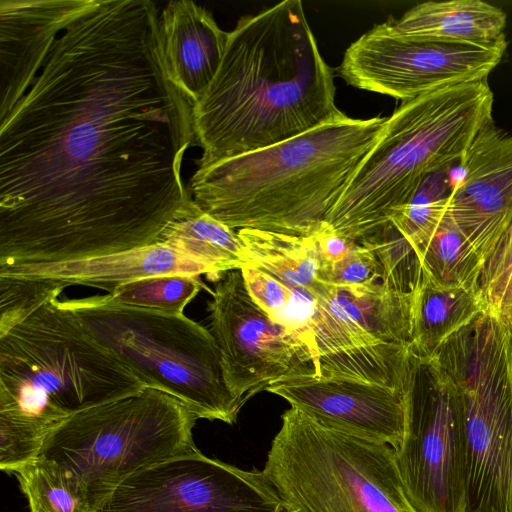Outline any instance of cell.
I'll return each mask as SVG.
<instances>
[{
	"mask_svg": "<svg viewBox=\"0 0 512 512\" xmlns=\"http://www.w3.org/2000/svg\"><path fill=\"white\" fill-rule=\"evenodd\" d=\"M192 104L149 0H92L0 121V267L154 244L191 200Z\"/></svg>",
	"mask_w": 512,
	"mask_h": 512,
	"instance_id": "cell-1",
	"label": "cell"
},
{
	"mask_svg": "<svg viewBox=\"0 0 512 512\" xmlns=\"http://www.w3.org/2000/svg\"><path fill=\"white\" fill-rule=\"evenodd\" d=\"M334 78L300 0L241 17L215 77L192 104L194 142L202 149L198 168L337 117Z\"/></svg>",
	"mask_w": 512,
	"mask_h": 512,
	"instance_id": "cell-2",
	"label": "cell"
},
{
	"mask_svg": "<svg viewBox=\"0 0 512 512\" xmlns=\"http://www.w3.org/2000/svg\"><path fill=\"white\" fill-rule=\"evenodd\" d=\"M386 120L342 112L296 137L200 167L187 189L202 210L233 230L314 235Z\"/></svg>",
	"mask_w": 512,
	"mask_h": 512,
	"instance_id": "cell-3",
	"label": "cell"
},
{
	"mask_svg": "<svg viewBox=\"0 0 512 512\" xmlns=\"http://www.w3.org/2000/svg\"><path fill=\"white\" fill-rule=\"evenodd\" d=\"M146 386L55 297L0 336V469L35 459L57 424Z\"/></svg>",
	"mask_w": 512,
	"mask_h": 512,
	"instance_id": "cell-4",
	"label": "cell"
},
{
	"mask_svg": "<svg viewBox=\"0 0 512 512\" xmlns=\"http://www.w3.org/2000/svg\"><path fill=\"white\" fill-rule=\"evenodd\" d=\"M487 80L434 90L402 102L342 195L325 225L361 242L391 223L431 173L459 164L492 120Z\"/></svg>",
	"mask_w": 512,
	"mask_h": 512,
	"instance_id": "cell-5",
	"label": "cell"
},
{
	"mask_svg": "<svg viewBox=\"0 0 512 512\" xmlns=\"http://www.w3.org/2000/svg\"><path fill=\"white\" fill-rule=\"evenodd\" d=\"M59 303L146 388L174 396L198 418L237 421L243 406L225 383L219 347L206 327L184 314L107 304L98 295Z\"/></svg>",
	"mask_w": 512,
	"mask_h": 512,
	"instance_id": "cell-6",
	"label": "cell"
},
{
	"mask_svg": "<svg viewBox=\"0 0 512 512\" xmlns=\"http://www.w3.org/2000/svg\"><path fill=\"white\" fill-rule=\"evenodd\" d=\"M263 472L295 512H417L389 445L322 425L296 407L281 416Z\"/></svg>",
	"mask_w": 512,
	"mask_h": 512,
	"instance_id": "cell-7",
	"label": "cell"
},
{
	"mask_svg": "<svg viewBox=\"0 0 512 512\" xmlns=\"http://www.w3.org/2000/svg\"><path fill=\"white\" fill-rule=\"evenodd\" d=\"M198 417L163 391L142 392L101 404L53 427L37 457L72 474L92 512H99L128 477L167 459L197 450Z\"/></svg>",
	"mask_w": 512,
	"mask_h": 512,
	"instance_id": "cell-8",
	"label": "cell"
},
{
	"mask_svg": "<svg viewBox=\"0 0 512 512\" xmlns=\"http://www.w3.org/2000/svg\"><path fill=\"white\" fill-rule=\"evenodd\" d=\"M460 398L466 512H512V334L482 312L433 357Z\"/></svg>",
	"mask_w": 512,
	"mask_h": 512,
	"instance_id": "cell-9",
	"label": "cell"
},
{
	"mask_svg": "<svg viewBox=\"0 0 512 512\" xmlns=\"http://www.w3.org/2000/svg\"><path fill=\"white\" fill-rule=\"evenodd\" d=\"M414 356L404 432L395 461L417 512H466L464 415L454 385L435 358Z\"/></svg>",
	"mask_w": 512,
	"mask_h": 512,
	"instance_id": "cell-10",
	"label": "cell"
},
{
	"mask_svg": "<svg viewBox=\"0 0 512 512\" xmlns=\"http://www.w3.org/2000/svg\"><path fill=\"white\" fill-rule=\"evenodd\" d=\"M506 47L505 35L487 43L403 36L388 20L350 44L337 73L357 89L404 102L445 87L487 80Z\"/></svg>",
	"mask_w": 512,
	"mask_h": 512,
	"instance_id": "cell-11",
	"label": "cell"
},
{
	"mask_svg": "<svg viewBox=\"0 0 512 512\" xmlns=\"http://www.w3.org/2000/svg\"><path fill=\"white\" fill-rule=\"evenodd\" d=\"M263 470H243L199 449L128 477L99 512H280Z\"/></svg>",
	"mask_w": 512,
	"mask_h": 512,
	"instance_id": "cell-12",
	"label": "cell"
},
{
	"mask_svg": "<svg viewBox=\"0 0 512 512\" xmlns=\"http://www.w3.org/2000/svg\"><path fill=\"white\" fill-rule=\"evenodd\" d=\"M207 310L225 383L242 406L283 377L315 373L306 344L255 303L240 269L222 274Z\"/></svg>",
	"mask_w": 512,
	"mask_h": 512,
	"instance_id": "cell-13",
	"label": "cell"
},
{
	"mask_svg": "<svg viewBox=\"0 0 512 512\" xmlns=\"http://www.w3.org/2000/svg\"><path fill=\"white\" fill-rule=\"evenodd\" d=\"M266 391L329 428L389 445L394 450L401 443L408 390L306 372L283 377Z\"/></svg>",
	"mask_w": 512,
	"mask_h": 512,
	"instance_id": "cell-14",
	"label": "cell"
},
{
	"mask_svg": "<svg viewBox=\"0 0 512 512\" xmlns=\"http://www.w3.org/2000/svg\"><path fill=\"white\" fill-rule=\"evenodd\" d=\"M458 165L448 212L485 263L512 224V134L492 119Z\"/></svg>",
	"mask_w": 512,
	"mask_h": 512,
	"instance_id": "cell-15",
	"label": "cell"
},
{
	"mask_svg": "<svg viewBox=\"0 0 512 512\" xmlns=\"http://www.w3.org/2000/svg\"><path fill=\"white\" fill-rule=\"evenodd\" d=\"M162 274L217 276L211 268L157 242L78 261L0 267V276L16 278L40 305L58 297L66 287L72 285L96 287L111 293L121 284Z\"/></svg>",
	"mask_w": 512,
	"mask_h": 512,
	"instance_id": "cell-16",
	"label": "cell"
},
{
	"mask_svg": "<svg viewBox=\"0 0 512 512\" xmlns=\"http://www.w3.org/2000/svg\"><path fill=\"white\" fill-rule=\"evenodd\" d=\"M92 0H1L0 121L30 88L58 35Z\"/></svg>",
	"mask_w": 512,
	"mask_h": 512,
	"instance_id": "cell-17",
	"label": "cell"
},
{
	"mask_svg": "<svg viewBox=\"0 0 512 512\" xmlns=\"http://www.w3.org/2000/svg\"><path fill=\"white\" fill-rule=\"evenodd\" d=\"M163 53L168 74L194 104L215 77L228 33L211 12L193 1H170L160 14Z\"/></svg>",
	"mask_w": 512,
	"mask_h": 512,
	"instance_id": "cell-18",
	"label": "cell"
},
{
	"mask_svg": "<svg viewBox=\"0 0 512 512\" xmlns=\"http://www.w3.org/2000/svg\"><path fill=\"white\" fill-rule=\"evenodd\" d=\"M389 22L403 36L487 43L505 35L506 14L481 0L428 1Z\"/></svg>",
	"mask_w": 512,
	"mask_h": 512,
	"instance_id": "cell-19",
	"label": "cell"
},
{
	"mask_svg": "<svg viewBox=\"0 0 512 512\" xmlns=\"http://www.w3.org/2000/svg\"><path fill=\"white\" fill-rule=\"evenodd\" d=\"M481 312L476 291L440 288L421 275L413 290L410 351L422 360L433 358L450 337Z\"/></svg>",
	"mask_w": 512,
	"mask_h": 512,
	"instance_id": "cell-20",
	"label": "cell"
},
{
	"mask_svg": "<svg viewBox=\"0 0 512 512\" xmlns=\"http://www.w3.org/2000/svg\"><path fill=\"white\" fill-rule=\"evenodd\" d=\"M237 235L249 266L311 295L328 285L314 235H290L258 229H240Z\"/></svg>",
	"mask_w": 512,
	"mask_h": 512,
	"instance_id": "cell-21",
	"label": "cell"
},
{
	"mask_svg": "<svg viewBox=\"0 0 512 512\" xmlns=\"http://www.w3.org/2000/svg\"><path fill=\"white\" fill-rule=\"evenodd\" d=\"M156 242L211 268L218 277L249 266L237 231L202 210L193 199L163 229Z\"/></svg>",
	"mask_w": 512,
	"mask_h": 512,
	"instance_id": "cell-22",
	"label": "cell"
},
{
	"mask_svg": "<svg viewBox=\"0 0 512 512\" xmlns=\"http://www.w3.org/2000/svg\"><path fill=\"white\" fill-rule=\"evenodd\" d=\"M421 275L434 285L477 292L483 261L457 228L448 209L429 241L417 251Z\"/></svg>",
	"mask_w": 512,
	"mask_h": 512,
	"instance_id": "cell-23",
	"label": "cell"
},
{
	"mask_svg": "<svg viewBox=\"0 0 512 512\" xmlns=\"http://www.w3.org/2000/svg\"><path fill=\"white\" fill-rule=\"evenodd\" d=\"M255 303L275 322L298 336L310 350L314 369L317 351L312 329L315 299L309 292L291 288L261 269H240Z\"/></svg>",
	"mask_w": 512,
	"mask_h": 512,
	"instance_id": "cell-24",
	"label": "cell"
},
{
	"mask_svg": "<svg viewBox=\"0 0 512 512\" xmlns=\"http://www.w3.org/2000/svg\"><path fill=\"white\" fill-rule=\"evenodd\" d=\"M13 474L30 512H92L78 480L54 461L36 457Z\"/></svg>",
	"mask_w": 512,
	"mask_h": 512,
	"instance_id": "cell-25",
	"label": "cell"
},
{
	"mask_svg": "<svg viewBox=\"0 0 512 512\" xmlns=\"http://www.w3.org/2000/svg\"><path fill=\"white\" fill-rule=\"evenodd\" d=\"M202 288L207 289L200 276L162 274L121 284L111 293L98 295V298L107 304L184 314L185 307Z\"/></svg>",
	"mask_w": 512,
	"mask_h": 512,
	"instance_id": "cell-26",
	"label": "cell"
},
{
	"mask_svg": "<svg viewBox=\"0 0 512 512\" xmlns=\"http://www.w3.org/2000/svg\"><path fill=\"white\" fill-rule=\"evenodd\" d=\"M450 174L451 168L429 174L391 220L416 254L433 236L448 209L452 191Z\"/></svg>",
	"mask_w": 512,
	"mask_h": 512,
	"instance_id": "cell-27",
	"label": "cell"
},
{
	"mask_svg": "<svg viewBox=\"0 0 512 512\" xmlns=\"http://www.w3.org/2000/svg\"><path fill=\"white\" fill-rule=\"evenodd\" d=\"M359 243L375 254L382 283L404 293L415 289L421 277L418 256L392 223Z\"/></svg>",
	"mask_w": 512,
	"mask_h": 512,
	"instance_id": "cell-28",
	"label": "cell"
},
{
	"mask_svg": "<svg viewBox=\"0 0 512 512\" xmlns=\"http://www.w3.org/2000/svg\"><path fill=\"white\" fill-rule=\"evenodd\" d=\"M477 295L483 312L512 334V224L483 265Z\"/></svg>",
	"mask_w": 512,
	"mask_h": 512,
	"instance_id": "cell-29",
	"label": "cell"
},
{
	"mask_svg": "<svg viewBox=\"0 0 512 512\" xmlns=\"http://www.w3.org/2000/svg\"><path fill=\"white\" fill-rule=\"evenodd\" d=\"M329 285L354 286L381 281L380 264L368 247L356 243L347 255L324 269Z\"/></svg>",
	"mask_w": 512,
	"mask_h": 512,
	"instance_id": "cell-30",
	"label": "cell"
},
{
	"mask_svg": "<svg viewBox=\"0 0 512 512\" xmlns=\"http://www.w3.org/2000/svg\"><path fill=\"white\" fill-rule=\"evenodd\" d=\"M324 269L343 259L357 242L349 240L324 226L314 234Z\"/></svg>",
	"mask_w": 512,
	"mask_h": 512,
	"instance_id": "cell-31",
	"label": "cell"
},
{
	"mask_svg": "<svg viewBox=\"0 0 512 512\" xmlns=\"http://www.w3.org/2000/svg\"><path fill=\"white\" fill-rule=\"evenodd\" d=\"M280 512H295V511H294V510H291V509H289V508H287V507H285V506L283 505V506H282V508H281V510H280Z\"/></svg>",
	"mask_w": 512,
	"mask_h": 512,
	"instance_id": "cell-32",
	"label": "cell"
}]
</instances>
